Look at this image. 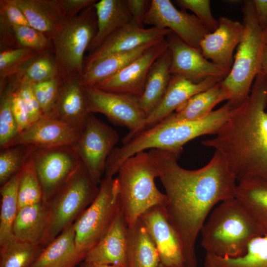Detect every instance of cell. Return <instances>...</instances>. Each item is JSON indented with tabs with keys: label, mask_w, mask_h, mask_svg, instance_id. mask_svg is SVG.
<instances>
[{
	"label": "cell",
	"mask_w": 267,
	"mask_h": 267,
	"mask_svg": "<svg viewBox=\"0 0 267 267\" xmlns=\"http://www.w3.org/2000/svg\"><path fill=\"white\" fill-rule=\"evenodd\" d=\"M149 153L159 170L167 213L179 239L185 265L197 267V236L213 208L235 198L236 180L216 151L207 164L194 170L181 167L176 153L156 149Z\"/></svg>",
	"instance_id": "1"
},
{
	"label": "cell",
	"mask_w": 267,
	"mask_h": 267,
	"mask_svg": "<svg viewBox=\"0 0 267 267\" xmlns=\"http://www.w3.org/2000/svg\"><path fill=\"white\" fill-rule=\"evenodd\" d=\"M267 76L260 72L250 94L215 136L203 145L223 158L238 182L251 178L267 181Z\"/></svg>",
	"instance_id": "2"
},
{
	"label": "cell",
	"mask_w": 267,
	"mask_h": 267,
	"mask_svg": "<svg viewBox=\"0 0 267 267\" xmlns=\"http://www.w3.org/2000/svg\"><path fill=\"white\" fill-rule=\"evenodd\" d=\"M239 106L227 100L203 118L177 121L166 117L132 135H126L123 145L115 147L108 156L105 172L113 176L127 159L148 149L166 150L179 155L183 146L191 140L203 135L216 134Z\"/></svg>",
	"instance_id": "3"
},
{
	"label": "cell",
	"mask_w": 267,
	"mask_h": 267,
	"mask_svg": "<svg viewBox=\"0 0 267 267\" xmlns=\"http://www.w3.org/2000/svg\"><path fill=\"white\" fill-rule=\"evenodd\" d=\"M201 245L206 254L224 258L242 256L254 238L262 236L256 223L235 198L213 210L200 232Z\"/></svg>",
	"instance_id": "4"
},
{
	"label": "cell",
	"mask_w": 267,
	"mask_h": 267,
	"mask_svg": "<svg viewBox=\"0 0 267 267\" xmlns=\"http://www.w3.org/2000/svg\"><path fill=\"white\" fill-rule=\"evenodd\" d=\"M117 173L120 205L128 227L152 207L166 205L167 196L155 183L159 170L149 152H140L129 158Z\"/></svg>",
	"instance_id": "5"
},
{
	"label": "cell",
	"mask_w": 267,
	"mask_h": 267,
	"mask_svg": "<svg viewBox=\"0 0 267 267\" xmlns=\"http://www.w3.org/2000/svg\"><path fill=\"white\" fill-rule=\"evenodd\" d=\"M244 31L237 46L232 66L221 81L230 100L241 105L248 97L254 80L261 72L265 43L264 31L257 19L253 0H246L242 7Z\"/></svg>",
	"instance_id": "6"
},
{
	"label": "cell",
	"mask_w": 267,
	"mask_h": 267,
	"mask_svg": "<svg viewBox=\"0 0 267 267\" xmlns=\"http://www.w3.org/2000/svg\"><path fill=\"white\" fill-rule=\"evenodd\" d=\"M99 190L82 163L65 184L45 202L48 223L43 243L45 247L73 224L91 204Z\"/></svg>",
	"instance_id": "7"
},
{
	"label": "cell",
	"mask_w": 267,
	"mask_h": 267,
	"mask_svg": "<svg viewBox=\"0 0 267 267\" xmlns=\"http://www.w3.org/2000/svg\"><path fill=\"white\" fill-rule=\"evenodd\" d=\"M94 4L69 20L51 39L54 56L62 80L75 75L83 76L84 54L97 30Z\"/></svg>",
	"instance_id": "8"
},
{
	"label": "cell",
	"mask_w": 267,
	"mask_h": 267,
	"mask_svg": "<svg viewBox=\"0 0 267 267\" xmlns=\"http://www.w3.org/2000/svg\"><path fill=\"white\" fill-rule=\"evenodd\" d=\"M119 206L118 181L105 176L95 199L74 222L76 247L80 254L86 257L103 237Z\"/></svg>",
	"instance_id": "9"
},
{
	"label": "cell",
	"mask_w": 267,
	"mask_h": 267,
	"mask_svg": "<svg viewBox=\"0 0 267 267\" xmlns=\"http://www.w3.org/2000/svg\"><path fill=\"white\" fill-rule=\"evenodd\" d=\"M32 159L44 202L52 197L83 163L73 145L37 147Z\"/></svg>",
	"instance_id": "10"
},
{
	"label": "cell",
	"mask_w": 267,
	"mask_h": 267,
	"mask_svg": "<svg viewBox=\"0 0 267 267\" xmlns=\"http://www.w3.org/2000/svg\"><path fill=\"white\" fill-rule=\"evenodd\" d=\"M119 140L117 132L90 113L73 144L93 182L98 184L105 173L108 156Z\"/></svg>",
	"instance_id": "11"
},
{
	"label": "cell",
	"mask_w": 267,
	"mask_h": 267,
	"mask_svg": "<svg viewBox=\"0 0 267 267\" xmlns=\"http://www.w3.org/2000/svg\"><path fill=\"white\" fill-rule=\"evenodd\" d=\"M89 113H100L113 123L127 127L126 136L140 131L146 116L140 108L138 97L131 95L107 91L95 86H83Z\"/></svg>",
	"instance_id": "12"
},
{
	"label": "cell",
	"mask_w": 267,
	"mask_h": 267,
	"mask_svg": "<svg viewBox=\"0 0 267 267\" xmlns=\"http://www.w3.org/2000/svg\"><path fill=\"white\" fill-rule=\"evenodd\" d=\"M144 24L168 29L189 45L200 50V43L210 33L194 14L178 9L170 0H151Z\"/></svg>",
	"instance_id": "13"
},
{
	"label": "cell",
	"mask_w": 267,
	"mask_h": 267,
	"mask_svg": "<svg viewBox=\"0 0 267 267\" xmlns=\"http://www.w3.org/2000/svg\"><path fill=\"white\" fill-rule=\"evenodd\" d=\"M139 218L157 249L160 263L169 267H186L179 239L169 219L165 205L152 207Z\"/></svg>",
	"instance_id": "14"
},
{
	"label": "cell",
	"mask_w": 267,
	"mask_h": 267,
	"mask_svg": "<svg viewBox=\"0 0 267 267\" xmlns=\"http://www.w3.org/2000/svg\"><path fill=\"white\" fill-rule=\"evenodd\" d=\"M168 47L166 39L155 43L116 74L94 86L107 91L140 96L151 66Z\"/></svg>",
	"instance_id": "15"
},
{
	"label": "cell",
	"mask_w": 267,
	"mask_h": 267,
	"mask_svg": "<svg viewBox=\"0 0 267 267\" xmlns=\"http://www.w3.org/2000/svg\"><path fill=\"white\" fill-rule=\"evenodd\" d=\"M172 32L168 29L155 27L141 28L133 22L113 33L99 47L89 53L85 58L84 70L109 55L128 52L165 40Z\"/></svg>",
	"instance_id": "16"
},
{
	"label": "cell",
	"mask_w": 267,
	"mask_h": 267,
	"mask_svg": "<svg viewBox=\"0 0 267 267\" xmlns=\"http://www.w3.org/2000/svg\"><path fill=\"white\" fill-rule=\"evenodd\" d=\"M166 39L172 53L171 75L199 83L209 77L223 79L228 74L206 59L200 49L189 45L173 32Z\"/></svg>",
	"instance_id": "17"
},
{
	"label": "cell",
	"mask_w": 267,
	"mask_h": 267,
	"mask_svg": "<svg viewBox=\"0 0 267 267\" xmlns=\"http://www.w3.org/2000/svg\"><path fill=\"white\" fill-rule=\"evenodd\" d=\"M81 132L80 128L60 119L43 116L19 133L5 147L18 144L41 148L73 145Z\"/></svg>",
	"instance_id": "18"
},
{
	"label": "cell",
	"mask_w": 267,
	"mask_h": 267,
	"mask_svg": "<svg viewBox=\"0 0 267 267\" xmlns=\"http://www.w3.org/2000/svg\"><path fill=\"white\" fill-rule=\"evenodd\" d=\"M218 22V28L204 37L200 48L206 59L229 73L234 61L233 52L242 39L244 25L224 16L220 17Z\"/></svg>",
	"instance_id": "19"
},
{
	"label": "cell",
	"mask_w": 267,
	"mask_h": 267,
	"mask_svg": "<svg viewBox=\"0 0 267 267\" xmlns=\"http://www.w3.org/2000/svg\"><path fill=\"white\" fill-rule=\"evenodd\" d=\"M128 225L120 205L108 230L88 253L84 261L91 265L128 267Z\"/></svg>",
	"instance_id": "20"
},
{
	"label": "cell",
	"mask_w": 267,
	"mask_h": 267,
	"mask_svg": "<svg viewBox=\"0 0 267 267\" xmlns=\"http://www.w3.org/2000/svg\"><path fill=\"white\" fill-rule=\"evenodd\" d=\"M222 80L219 77H209L199 83H194L180 76L171 75L162 99L147 116L141 131L163 120L191 97L207 90Z\"/></svg>",
	"instance_id": "21"
},
{
	"label": "cell",
	"mask_w": 267,
	"mask_h": 267,
	"mask_svg": "<svg viewBox=\"0 0 267 267\" xmlns=\"http://www.w3.org/2000/svg\"><path fill=\"white\" fill-rule=\"evenodd\" d=\"M81 77L75 75L62 80L52 116L81 130L90 114L81 83Z\"/></svg>",
	"instance_id": "22"
},
{
	"label": "cell",
	"mask_w": 267,
	"mask_h": 267,
	"mask_svg": "<svg viewBox=\"0 0 267 267\" xmlns=\"http://www.w3.org/2000/svg\"><path fill=\"white\" fill-rule=\"evenodd\" d=\"M30 26L51 40L69 20L59 0H14Z\"/></svg>",
	"instance_id": "23"
},
{
	"label": "cell",
	"mask_w": 267,
	"mask_h": 267,
	"mask_svg": "<svg viewBox=\"0 0 267 267\" xmlns=\"http://www.w3.org/2000/svg\"><path fill=\"white\" fill-rule=\"evenodd\" d=\"M94 6L97 30L88 48L89 53L99 47L113 33L134 22L127 0H101L97 1Z\"/></svg>",
	"instance_id": "24"
},
{
	"label": "cell",
	"mask_w": 267,
	"mask_h": 267,
	"mask_svg": "<svg viewBox=\"0 0 267 267\" xmlns=\"http://www.w3.org/2000/svg\"><path fill=\"white\" fill-rule=\"evenodd\" d=\"M85 257L77 249L74 223L44 247L31 267H75Z\"/></svg>",
	"instance_id": "25"
},
{
	"label": "cell",
	"mask_w": 267,
	"mask_h": 267,
	"mask_svg": "<svg viewBox=\"0 0 267 267\" xmlns=\"http://www.w3.org/2000/svg\"><path fill=\"white\" fill-rule=\"evenodd\" d=\"M48 210L44 201L19 209L13 225V235L23 242L41 244L46 234Z\"/></svg>",
	"instance_id": "26"
},
{
	"label": "cell",
	"mask_w": 267,
	"mask_h": 267,
	"mask_svg": "<svg viewBox=\"0 0 267 267\" xmlns=\"http://www.w3.org/2000/svg\"><path fill=\"white\" fill-rule=\"evenodd\" d=\"M235 198L249 213L262 236H267V181L251 178L238 183Z\"/></svg>",
	"instance_id": "27"
},
{
	"label": "cell",
	"mask_w": 267,
	"mask_h": 267,
	"mask_svg": "<svg viewBox=\"0 0 267 267\" xmlns=\"http://www.w3.org/2000/svg\"><path fill=\"white\" fill-rule=\"evenodd\" d=\"M172 53L167 48L154 62L148 74L139 105L148 116L159 104L168 87L171 74Z\"/></svg>",
	"instance_id": "28"
},
{
	"label": "cell",
	"mask_w": 267,
	"mask_h": 267,
	"mask_svg": "<svg viewBox=\"0 0 267 267\" xmlns=\"http://www.w3.org/2000/svg\"><path fill=\"white\" fill-rule=\"evenodd\" d=\"M128 267H158L160 264L157 249L139 218L128 228Z\"/></svg>",
	"instance_id": "29"
},
{
	"label": "cell",
	"mask_w": 267,
	"mask_h": 267,
	"mask_svg": "<svg viewBox=\"0 0 267 267\" xmlns=\"http://www.w3.org/2000/svg\"><path fill=\"white\" fill-rule=\"evenodd\" d=\"M230 95L219 82L189 98L168 117L177 121L195 120L208 116L214 107L224 100H230Z\"/></svg>",
	"instance_id": "30"
},
{
	"label": "cell",
	"mask_w": 267,
	"mask_h": 267,
	"mask_svg": "<svg viewBox=\"0 0 267 267\" xmlns=\"http://www.w3.org/2000/svg\"><path fill=\"white\" fill-rule=\"evenodd\" d=\"M155 43L128 52L110 55L94 63L84 70L81 77L83 86H94L113 76Z\"/></svg>",
	"instance_id": "31"
},
{
	"label": "cell",
	"mask_w": 267,
	"mask_h": 267,
	"mask_svg": "<svg viewBox=\"0 0 267 267\" xmlns=\"http://www.w3.org/2000/svg\"><path fill=\"white\" fill-rule=\"evenodd\" d=\"M44 248L13 237L0 245V267H31Z\"/></svg>",
	"instance_id": "32"
},
{
	"label": "cell",
	"mask_w": 267,
	"mask_h": 267,
	"mask_svg": "<svg viewBox=\"0 0 267 267\" xmlns=\"http://www.w3.org/2000/svg\"><path fill=\"white\" fill-rule=\"evenodd\" d=\"M20 173L0 186V245L14 237L13 225L19 210L18 186Z\"/></svg>",
	"instance_id": "33"
},
{
	"label": "cell",
	"mask_w": 267,
	"mask_h": 267,
	"mask_svg": "<svg viewBox=\"0 0 267 267\" xmlns=\"http://www.w3.org/2000/svg\"><path fill=\"white\" fill-rule=\"evenodd\" d=\"M216 267H267V236L253 238L245 253L236 258H224L206 254Z\"/></svg>",
	"instance_id": "34"
},
{
	"label": "cell",
	"mask_w": 267,
	"mask_h": 267,
	"mask_svg": "<svg viewBox=\"0 0 267 267\" xmlns=\"http://www.w3.org/2000/svg\"><path fill=\"white\" fill-rule=\"evenodd\" d=\"M58 77L60 76L54 56L51 53H45L38 54L11 78L18 86L24 84H35Z\"/></svg>",
	"instance_id": "35"
},
{
	"label": "cell",
	"mask_w": 267,
	"mask_h": 267,
	"mask_svg": "<svg viewBox=\"0 0 267 267\" xmlns=\"http://www.w3.org/2000/svg\"><path fill=\"white\" fill-rule=\"evenodd\" d=\"M37 147L32 145L18 144L0 149V186L21 171Z\"/></svg>",
	"instance_id": "36"
},
{
	"label": "cell",
	"mask_w": 267,
	"mask_h": 267,
	"mask_svg": "<svg viewBox=\"0 0 267 267\" xmlns=\"http://www.w3.org/2000/svg\"><path fill=\"white\" fill-rule=\"evenodd\" d=\"M38 54H40L24 47L0 50V88L5 87L11 78Z\"/></svg>",
	"instance_id": "37"
},
{
	"label": "cell",
	"mask_w": 267,
	"mask_h": 267,
	"mask_svg": "<svg viewBox=\"0 0 267 267\" xmlns=\"http://www.w3.org/2000/svg\"><path fill=\"white\" fill-rule=\"evenodd\" d=\"M19 209L43 201V193L31 158L20 171L18 186Z\"/></svg>",
	"instance_id": "38"
},
{
	"label": "cell",
	"mask_w": 267,
	"mask_h": 267,
	"mask_svg": "<svg viewBox=\"0 0 267 267\" xmlns=\"http://www.w3.org/2000/svg\"><path fill=\"white\" fill-rule=\"evenodd\" d=\"M13 91H14L13 88L8 85L0 94V149L5 147L19 134L17 124L11 109V94Z\"/></svg>",
	"instance_id": "39"
},
{
	"label": "cell",
	"mask_w": 267,
	"mask_h": 267,
	"mask_svg": "<svg viewBox=\"0 0 267 267\" xmlns=\"http://www.w3.org/2000/svg\"><path fill=\"white\" fill-rule=\"evenodd\" d=\"M16 40L21 47L29 48L39 54L53 52L52 41L30 26L13 27Z\"/></svg>",
	"instance_id": "40"
},
{
	"label": "cell",
	"mask_w": 267,
	"mask_h": 267,
	"mask_svg": "<svg viewBox=\"0 0 267 267\" xmlns=\"http://www.w3.org/2000/svg\"><path fill=\"white\" fill-rule=\"evenodd\" d=\"M62 79L58 77L32 84L43 116L52 117Z\"/></svg>",
	"instance_id": "41"
},
{
	"label": "cell",
	"mask_w": 267,
	"mask_h": 267,
	"mask_svg": "<svg viewBox=\"0 0 267 267\" xmlns=\"http://www.w3.org/2000/svg\"><path fill=\"white\" fill-rule=\"evenodd\" d=\"M174 2L183 10L188 9L208 29L210 33L219 26L218 20L213 16L209 0H176Z\"/></svg>",
	"instance_id": "42"
},
{
	"label": "cell",
	"mask_w": 267,
	"mask_h": 267,
	"mask_svg": "<svg viewBox=\"0 0 267 267\" xmlns=\"http://www.w3.org/2000/svg\"><path fill=\"white\" fill-rule=\"evenodd\" d=\"M16 90L19 92L25 103L31 124L41 118L43 115L34 93L32 84L19 85Z\"/></svg>",
	"instance_id": "43"
},
{
	"label": "cell",
	"mask_w": 267,
	"mask_h": 267,
	"mask_svg": "<svg viewBox=\"0 0 267 267\" xmlns=\"http://www.w3.org/2000/svg\"><path fill=\"white\" fill-rule=\"evenodd\" d=\"M10 103L11 111L19 133L31 124L28 111L23 99L16 90L11 94Z\"/></svg>",
	"instance_id": "44"
},
{
	"label": "cell",
	"mask_w": 267,
	"mask_h": 267,
	"mask_svg": "<svg viewBox=\"0 0 267 267\" xmlns=\"http://www.w3.org/2000/svg\"><path fill=\"white\" fill-rule=\"evenodd\" d=\"M0 12L12 27L30 26L25 15L14 0H0Z\"/></svg>",
	"instance_id": "45"
},
{
	"label": "cell",
	"mask_w": 267,
	"mask_h": 267,
	"mask_svg": "<svg viewBox=\"0 0 267 267\" xmlns=\"http://www.w3.org/2000/svg\"><path fill=\"white\" fill-rule=\"evenodd\" d=\"M0 50L21 47L15 37L13 27L0 12Z\"/></svg>",
	"instance_id": "46"
},
{
	"label": "cell",
	"mask_w": 267,
	"mask_h": 267,
	"mask_svg": "<svg viewBox=\"0 0 267 267\" xmlns=\"http://www.w3.org/2000/svg\"><path fill=\"white\" fill-rule=\"evenodd\" d=\"M96 1V0H59L64 13L68 20L76 16Z\"/></svg>",
	"instance_id": "47"
},
{
	"label": "cell",
	"mask_w": 267,
	"mask_h": 267,
	"mask_svg": "<svg viewBox=\"0 0 267 267\" xmlns=\"http://www.w3.org/2000/svg\"><path fill=\"white\" fill-rule=\"evenodd\" d=\"M150 2L148 0H127L133 20L139 27L144 28V20Z\"/></svg>",
	"instance_id": "48"
},
{
	"label": "cell",
	"mask_w": 267,
	"mask_h": 267,
	"mask_svg": "<svg viewBox=\"0 0 267 267\" xmlns=\"http://www.w3.org/2000/svg\"><path fill=\"white\" fill-rule=\"evenodd\" d=\"M258 23L265 31L267 28V0H253Z\"/></svg>",
	"instance_id": "49"
},
{
	"label": "cell",
	"mask_w": 267,
	"mask_h": 267,
	"mask_svg": "<svg viewBox=\"0 0 267 267\" xmlns=\"http://www.w3.org/2000/svg\"><path fill=\"white\" fill-rule=\"evenodd\" d=\"M261 72L267 76V45L266 44L263 52Z\"/></svg>",
	"instance_id": "50"
},
{
	"label": "cell",
	"mask_w": 267,
	"mask_h": 267,
	"mask_svg": "<svg viewBox=\"0 0 267 267\" xmlns=\"http://www.w3.org/2000/svg\"><path fill=\"white\" fill-rule=\"evenodd\" d=\"M204 267H216L215 266L207 257L204 259Z\"/></svg>",
	"instance_id": "51"
},
{
	"label": "cell",
	"mask_w": 267,
	"mask_h": 267,
	"mask_svg": "<svg viewBox=\"0 0 267 267\" xmlns=\"http://www.w3.org/2000/svg\"><path fill=\"white\" fill-rule=\"evenodd\" d=\"M79 267H92V265L84 261Z\"/></svg>",
	"instance_id": "52"
},
{
	"label": "cell",
	"mask_w": 267,
	"mask_h": 267,
	"mask_svg": "<svg viewBox=\"0 0 267 267\" xmlns=\"http://www.w3.org/2000/svg\"><path fill=\"white\" fill-rule=\"evenodd\" d=\"M92 267H109V266L106 265H92Z\"/></svg>",
	"instance_id": "53"
},
{
	"label": "cell",
	"mask_w": 267,
	"mask_h": 267,
	"mask_svg": "<svg viewBox=\"0 0 267 267\" xmlns=\"http://www.w3.org/2000/svg\"><path fill=\"white\" fill-rule=\"evenodd\" d=\"M264 41L265 44L266 45H267V34L265 33H264Z\"/></svg>",
	"instance_id": "54"
},
{
	"label": "cell",
	"mask_w": 267,
	"mask_h": 267,
	"mask_svg": "<svg viewBox=\"0 0 267 267\" xmlns=\"http://www.w3.org/2000/svg\"><path fill=\"white\" fill-rule=\"evenodd\" d=\"M158 267H169L165 266L160 263Z\"/></svg>",
	"instance_id": "55"
},
{
	"label": "cell",
	"mask_w": 267,
	"mask_h": 267,
	"mask_svg": "<svg viewBox=\"0 0 267 267\" xmlns=\"http://www.w3.org/2000/svg\"><path fill=\"white\" fill-rule=\"evenodd\" d=\"M109 267H121L117 266H114V265H110V266H109Z\"/></svg>",
	"instance_id": "56"
},
{
	"label": "cell",
	"mask_w": 267,
	"mask_h": 267,
	"mask_svg": "<svg viewBox=\"0 0 267 267\" xmlns=\"http://www.w3.org/2000/svg\"><path fill=\"white\" fill-rule=\"evenodd\" d=\"M264 31V33L267 34V28L266 29L265 31Z\"/></svg>",
	"instance_id": "57"
}]
</instances>
